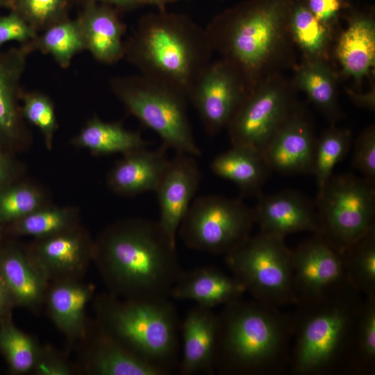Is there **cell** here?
<instances>
[{
    "mask_svg": "<svg viewBox=\"0 0 375 375\" xmlns=\"http://www.w3.org/2000/svg\"><path fill=\"white\" fill-rule=\"evenodd\" d=\"M167 150L161 145L155 150L146 147L124 155L108 174V188L125 197L155 192L169 160Z\"/></svg>",
    "mask_w": 375,
    "mask_h": 375,
    "instance_id": "obj_24",
    "label": "cell"
},
{
    "mask_svg": "<svg viewBox=\"0 0 375 375\" xmlns=\"http://www.w3.org/2000/svg\"><path fill=\"white\" fill-rule=\"evenodd\" d=\"M92 262L110 294L162 300L183 272L174 244L158 221L127 218L107 226L94 240Z\"/></svg>",
    "mask_w": 375,
    "mask_h": 375,
    "instance_id": "obj_1",
    "label": "cell"
},
{
    "mask_svg": "<svg viewBox=\"0 0 375 375\" xmlns=\"http://www.w3.org/2000/svg\"><path fill=\"white\" fill-rule=\"evenodd\" d=\"M31 44L34 51L51 56L63 69L69 67L73 58L85 50L78 22L69 17L39 33Z\"/></svg>",
    "mask_w": 375,
    "mask_h": 375,
    "instance_id": "obj_33",
    "label": "cell"
},
{
    "mask_svg": "<svg viewBox=\"0 0 375 375\" xmlns=\"http://www.w3.org/2000/svg\"><path fill=\"white\" fill-rule=\"evenodd\" d=\"M292 81L311 103L333 124L343 117L338 99V75L328 60H303L294 67Z\"/></svg>",
    "mask_w": 375,
    "mask_h": 375,
    "instance_id": "obj_28",
    "label": "cell"
},
{
    "mask_svg": "<svg viewBox=\"0 0 375 375\" xmlns=\"http://www.w3.org/2000/svg\"><path fill=\"white\" fill-rule=\"evenodd\" d=\"M79 224L80 214L76 208L49 204L2 226V229L4 238L29 236L38 239L58 234Z\"/></svg>",
    "mask_w": 375,
    "mask_h": 375,
    "instance_id": "obj_30",
    "label": "cell"
},
{
    "mask_svg": "<svg viewBox=\"0 0 375 375\" xmlns=\"http://www.w3.org/2000/svg\"><path fill=\"white\" fill-rule=\"evenodd\" d=\"M246 290L233 275L217 267L205 266L183 274L172 289L170 297L190 300L212 309L242 299Z\"/></svg>",
    "mask_w": 375,
    "mask_h": 375,
    "instance_id": "obj_25",
    "label": "cell"
},
{
    "mask_svg": "<svg viewBox=\"0 0 375 375\" xmlns=\"http://www.w3.org/2000/svg\"><path fill=\"white\" fill-rule=\"evenodd\" d=\"M292 265L298 301L317 297L347 282L342 253L319 234L292 250Z\"/></svg>",
    "mask_w": 375,
    "mask_h": 375,
    "instance_id": "obj_15",
    "label": "cell"
},
{
    "mask_svg": "<svg viewBox=\"0 0 375 375\" xmlns=\"http://www.w3.org/2000/svg\"><path fill=\"white\" fill-rule=\"evenodd\" d=\"M11 0H0V8L8 7L9 8Z\"/></svg>",
    "mask_w": 375,
    "mask_h": 375,
    "instance_id": "obj_49",
    "label": "cell"
},
{
    "mask_svg": "<svg viewBox=\"0 0 375 375\" xmlns=\"http://www.w3.org/2000/svg\"><path fill=\"white\" fill-rule=\"evenodd\" d=\"M201 179L195 157L176 153L169 159L155 191L159 206L160 227L176 244V233L185 217Z\"/></svg>",
    "mask_w": 375,
    "mask_h": 375,
    "instance_id": "obj_18",
    "label": "cell"
},
{
    "mask_svg": "<svg viewBox=\"0 0 375 375\" xmlns=\"http://www.w3.org/2000/svg\"><path fill=\"white\" fill-rule=\"evenodd\" d=\"M295 0H245L216 15L205 31L213 52L239 75L246 94L294 66L290 17Z\"/></svg>",
    "mask_w": 375,
    "mask_h": 375,
    "instance_id": "obj_2",
    "label": "cell"
},
{
    "mask_svg": "<svg viewBox=\"0 0 375 375\" xmlns=\"http://www.w3.org/2000/svg\"><path fill=\"white\" fill-rule=\"evenodd\" d=\"M254 224L253 209L242 200L203 195L193 200L178 232L190 249L226 255L250 236Z\"/></svg>",
    "mask_w": 375,
    "mask_h": 375,
    "instance_id": "obj_10",
    "label": "cell"
},
{
    "mask_svg": "<svg viewBox=\"0 0 375 375\" xmlns=\"http://www.w3.org/2000/svg\"><path fill=\"white\" fill-rule=\"evenodd\" d=\"M92 303L94 319L128 351L163 375L178 367L181 324L169 299H128L105 292Z\"/></svg>",
    "mask_w": 375,
    "mask_h": 375,
    "instance_id": "obj_6",
    "label": "cell"
},
{
    "mask_svg": "<svg viewBox=\"0 0 375 375\" xmlns=\"http://www.w3.org/2000/svg\"><path fill=\"white\" fill-rule=\"evenodd\" d=\"M3 239H4V235L3 233L2 226L0 225V245L1 244Z\"/></svg>",
    "mask_w": 375,
    "mask_h": 375,
    "instance_id": "obj_50",
    "label": "cell"
},
{
    "mask_svg": "<svg viewBox=\"0 0 375 375\" xmlns=\"http://www.w3.org/2000/svg\"><path fill=\"white\" fill-rule=\"evenodd\" d=\"M344 75L360 85L375 65V21L372 12H352L335 47Z\"/></svg>",
    "mask_w": 375,
    "mask_h": 375,
    "instance_id": "obj_26",
    "label": "cell"
},
{
    "mask_svg": "<svg viewBox=\"0 0 375 375\" xmlns=\"http://www.w3.org/2000/svg\"><path fill=\"white\" fill-rule=\"evenodd\" d=\"M352 166L368 182L375 183V127L369 126L357 137L353 147Z\"/></svg>",
    "mask_w": 375,
    "mask_h": 375,
    "instance_id": "obj_40",
    "label": "cell"
},
{
    "mask_svg": "<svg viewBox=\"0 0 375 375\" xmlns=\"http://www.w3.org/2000/svg\"><path fill=\"white\" fill-rule=\"evenodd\" d=\"M351 143V131L333 124L317 138L312 174L316 178L318 192L333 176L335 165L346 156Z\"/></svg>",
    "mask_w": 375,
    "mask_h": 375,
    "instance_id": "obj_35",
    "label": "cell"
},
{
    "mask_svg": "<svg viewBox=\"0 0 375 375\" xmlns=\"http://www.w3.org/2000/svg\"><path fill=\"white\" fill-rule=\"evenodd\" d=\"M210 169L219 177L234 183L244 195H260V188L271 172L261 152L241 145H232L230 149L215 156Z\"/></svg>",
    "mask_w": 375,
    "mask_h": 375,
    "instance_id": "obj_27",
    "label": "cell"
},
{
    "mask_svg": "<svg viewBox=\"0 0 375 375\" xmlns=\"http://www.w3.org/2000/svg\"><path fill=\"white\" fill-rule=\"evenodd\" d=\"M22 168L14 154L0 149V189L22 178Z\"/></svg>",
    "mask_w": 375,
    "mask_h": 375,
    "instance_id": "obj_44",
    "label": "cell"
},
{
    "mask_svg": "<svg viewBox=\"0 0 375 375\" xmlns=\"http://www.w3.org/2000/svg\"><path fill=\"white\" fill-rule=\"evenodd\" d=\"M347 92L356 104L370 110L374 109L375 98L374 90L367 94L356 93L351 90H349Z\"/></svg>",
    "mask_w": 375,
    "mask_h": 375,
    "instance_id": "obj_47",
    "label": "cell"
},
{
    "mask_svg": "<svg viewBox=\"0 0 375 375\" xmlns=\"http://www.w3.org/2000/svg\"><path fill=\"white\" fill-rule=\"evenodd\" d=\"M247 94L235 69L222 59L211 61L188 97L206 132L214 135L227 128Z\"/></svg>",
    "mask_w": 375,
    "mask_h": 375,
    "instance_id": "obj_12",
    "label": "cell"
},
{
    "mask_svg": "<svg viewBox=\"0 0 375 375\" xmlns=\"http://www.w3.org/2000/svg\"><path fill=\"white\" fill-rule=\"evenodd\" d=\"M15 305L5 283L0 278V319L12 315Z\"/></svg>",
    "mask_w": 375,
    "mask_h": 375,
    "instance_id": "obj_46",
    "label": "cell"
},
{
    "mask_svg": "<svg viewBox=\"0 0 375 375\" xmlns=\"http://www.w3.org/2000/svg\"><path fill=\"white\" fill-rule=\"evenodd\" d=\"M50 204L46 192L22 178L0 189V225L19 219Z\"/></svg>",
    "mask_w": 375,
    "mask_h": 375,
    "instance_id": "obj_36",
    "label": "cell"
},
{
    "mask_svg": "<svg viewBox=\"0 0 375 375\" xmlns=\"http://www.w3.org/2000/svg\"><path fill=\"white\" fill-rule=\"evenodd\" d=\"M225 256L233 276L255 300L277 308L297 303L292 250L284 238L260 231Z\"/></svg>",
    "mask_w": 375,
    "mask_h": 375,
    "instance_id": "obj_8",
    "label": "cell"
},
{
    "mask_svg": "<svg viewBox=\"0 0 375 375\" xmlns=\"http://www.w3.org/2000/svg\"><path fill=\"white\" fill-rule=\"evenodd\" d=\"M315 204L319 235L340 253L375 228L374 184L353 174L332 176Z\"/></svg>",
    "mask_w": 375,
    "mask_h": 375,
    "instance_id": "obj_9",
    "label": "cell"
},
{
    "mask_svg": "<svg viewBox=\"0 0 375 375\" xmlns=\"http://www.w3.org/2000/svg\"><path fill=\"white\" fill-rule=\"evenodd\" d=\"M21 110L25 121L40 130L46 147L51 149L54 134L58 128L55 107L51 99L40 91H23Z\"/></svg>",
    "mask_w": 375,
    "mask_h": 375,
    "instance_id": "obj_38",
    "label": "cell"
},
{
    "mask_svg": "<svg viewBox=\"0 0 375 375\" xmlns=\"http://www.w3.org/2000/svg\"><path fill=\"white\" fill-rule=\"evenodd\" d=\"M217 315L212 309L197 305L181 324V357L178 374H213L217 338Z\"/></svg>",
    "mask_w": 375,
    "mask_h": 375,
    "instance_id": "obj_22",
    "label": "cell"
},
{
    "mask_svg": "<svg viewBox=\"0 0 375 375\" xmlns=\"http://www.w3.org/2000/svg\"><path fill=\"white\" fill-rule=\"evenodd\" d=\"M83 3H103L114 7L118 10H130L146 4L144 0H77Z\"/></svg>",
    "mask_w": 375,
    "mask_h": 375,
    "instance_id": "obj_45",
    "label": "cell"
},
{
    "mask_svg": "<svg viewBox=\"0 0 375 375\" xmlns=\"http://www.w3.org/2000/svg\"><path fill=\"white\" fill-rule=\"evenodd\" d=\"M72 143L96 155H126L146 148L148 142L140 133L126 129L119 122H107L98 117L89 119Z\"/></svg>",
    "mask_w": 375,
    "mask_h": 375,
    "instance_id": "obj_29",
    "label": "cell"
},
{
    "mask_svg": "<svg viewBox=\"0 0 375 375\" xmlns=\"http://www.w3.org/2000/svg\"><path fill=\"white\" fill-rule=\"evenodd\" d=\"M217 315L215 372L257 375L282 369L292 335V316L277 307L242 299L224 305Z\"/></svg>",
    "mask_w": 375,
    "mask_h": 375,
    "instance_id": "obj_5",
    "label": "cell"
},
{
    "mask_svg": "<svg viewBox=\"0 0 375 375\" xmlns=\"http://www.w3.org/2000/svg\"><path fill=\"white\" fill-rule=\"evenodd\" d=\"M213 51L205 28L182 14L150 12L124 41V56L140 74L188 99Z\"/></svg>",
    "mask_w": 375,
    "mask_h": 375,
    "instance_id": "obj_3",
    "label": "cell"
},
{
    "mask_svg": "<svg viewBox=\"0 0 375 375\" xmlns=\"http://www.w3.org/2000/svg\"><path fill=\"white\" fill-rule=\"evenodd\" d=\"M360 292L344 283L322 295L295 305V339L291 371L295 375H318L351 368Z\"/></svg>",
    "mask_w": 375,
    "mask_h": 375,
    "instance_id": "obj_4",
    "label": "cell"
},
{
    "mask_svg": "<svg viewBox=\"0 0 375 375\" xmlns=\"http://www.w3.org/2000/svg\"><path fill=\"white\" fill-rule=\"evenodd\" d=\"M316 140L307 110L297 103L261 153L270 171L285 175L312 174Z\"/></svg>",
    "mask_w": 375,
    "mask_h": 375,
    "instance_id": "obj_16",
    "label": "cell"
},
{
    "mask_svg": "<svg viewBox=\"0 0 375 375\" xmlns=\"http://www.w3.org/2000/svg\"><path fill=\"white\" fill-rule=\"evenodd\" d=\"M41 345L15 325L12 315L0 319V354L10 374H33Z\"/></svg>",
    "mask_w": 375,
    "mask_h": 375,
    "instance_id": "obj_32",
    "label": "cell"
},
{
    "mask_svg": "<svg viewBox=\"0 0 375 375\" xmlns=\"http://www.w3.org/2000/svg\"><path fill=\"white\" fill-rule=\"evenodd\" d=\"M296 90L276 73L247 94L226 128L232 145L262 152L297 103Z\"/></svg>",
    "mask_w": 375,
    "mask_h": 375,
    "instance_id": "obj_11",
    "label": "cell"
},
{
    "mask_svg": "<svg viewBox=\"0 0 375 375\" xmlns=\"http://www.w3.org/2000/svg\"><path fill=\"white\" fill-rule=\"evenodd\" d=\"M37 33L15 11L0 15V49L6 43L17 42L19 44L32 42Z\"/></svg>",
    "mask_w": 375,
    "mask_h": 375,
    "instance_id": "obj_42",
    "label": "cell"
},
{
    "mask_svg": "<svg viewBox=\"0 0 375 375\" xmlns=\"http://www.w3.org/2000/svg\"><path fill=\"white\" fill-rule=\"evenodd\" d=\"M31 42L0 52V149L14 154L31 143V131L21 110V80Z\"/></svg>",
    "mask_w": 375,
    "mask_h": 375,
    "instance_id": "obj_14",
    "label": "cell"
},
{
    "mask_svg": "<svg viewBox=\"0 0 375 375\" xmlns=\"http://www.w3.org/2000/svg\"><path fill=\"white\" fill-rule=\"evenodd\" d=\"M342 255L347 282L365 297H374L375 228Z\"/></svg>",
    "mask_w": 375,
    "mask_h": 375,
    "instance_id": "obj_34",
    "label": "cell"
},
{
    "mask_svg": "<svg viewBox=\"0 0 375 375\" xmlns=\"http://www.w3.org/2000/svg\"><path fill=\"white\" fill-rule=\"evenodd\" d=\"M0 278L8 289L15 307L35 314L44 307L49 283L29 258L25 247L10 238L0 245Z\"/></svg>",
    "mask_w": 375,
    "mask_h": 375,
    "instance_id": "obj_20",
    "label": "cell"
},
{
    "mask_svg": "<svg viewBox=\"0 0 375 375\" xmlns=\"http://www.w3.org/2000/svg\"><path fill=\"white\" fill-rule=\"evenodd\" d=\"M312 14L321 22L333 27L340 13L348 8L344 0H303Z\"/></svg>",
    "mask_w": 375,
    "mask_h": 375,
    "instance_id": "obj_43",
    "label": "cell"
},
{
    "mask_svg": "<svg viewBox=\"0 0 375 375\" xmlns=\"http://www.w3.org/2000/svg\"><path fill=\"white\" fill-rule=\"evenodd\" d=\"M72 0H11L9 8L37 33L68 18Z\"/></svg>",
    "mask_w": 375,
    "mask_h": 375,
    "instance_id": "obj_39",
    "label": "cell"
},
{
    "mask_svg": "<svg viewBox=\"0 0 375 375\" xmlns=\"http://www.w3.org/2000/svg\"><path fill=\"white\" fill-rule=\"evenodd\" d=\"M83 40L85 50L97 61L112 65L124 56L126 25L118 10L110 6L89 3L76 19Z\"/></svg>",
    "mask_w": 375,
    "mask_h": 375,
    "instance_id": "obj_23",
    "label": "cell"
},
{
    "mask_svg": "<svg viewBox=\"0 0 375 375\" xmlns=\"http://www.w3.org/2000/svg\"><path fill=\"white\" fill-rule=\"evenodd\" d=\"M94 240L81 224L25 244L26 252L49 283L82 280L93 260Z\"/></svg>",
    "mask_w": 375,
    "mask_h": 375,
    "instance_id": "obj_13",
    "label": "cell"
},
{
    "mask_svg": "<svg viewBox=\"0 0 375 375\" xmlns=\"http://www.w3.org/2000/svg\"><path fill=\"white\" fill-rule=\"evenodd\" d=\"M375 362V297L361 306L353 341L351 367L356 372H372Z\"/></svg>",
    "mask_w": 375,
    "mask_h": 375,
    "instance_id": "obj_37",
    "label": "cell"
},
{
    "mask_svg": "<svg viewBox=\"0 0 375 375\" xmlns=\"http://www.w3.org/2000/svg\"><path fill=\"white\" fill-rule=\"evenodd\" d=\"M74 347L78 374L163 375L156 367L126 349L98 324L88 319L86 328Z\"/></svg>",
    "mask_w": 375,
    "mask_h": 375,
    "instance_id": "obj_17",
    "label": "cell"
},
{
    "mask_svg": "<svg viewBox=\"0 0 375 375\" xmlns=\"http://www.w3.org/2000/svg\"><path fill=\"white\" fill-rule=\"evenodd\" d=\"M290 31L303 60H328L332 28L319 21L303 0H295L290 13Z\"/></svg>",
    "mask_w": 375,
    "mask_h": 375,
    "instance_id": "obj_31",
    "label": "cell"
},
{
    "mask_svg": "<svg viewBox=\"0 0 375 375\" xmlns=\"http://www.w3.org/2000/svg\"><path fill=\"white\" fill-rule=\"evenodd\" d=\"M109 85L128 112L158 135L162 145L176 153L201 156L185 96L141 74L113 77Z\"/></svg>",
    "mask_w": 375,
    "mask_h": 375,
    "instance_id": "obj_7",
    "label": "cell"
},
{
    "mask_svg": "<svg viewBox=\"0 0 375 375\" xmlns=\"http://www.w3.org/2000/svg\"><path fill=\"white\" fill-rule=\"evenodd\" d=\"M258 198L253 209L260 232L283 238L301 231L320 233L315 204L299 192L285 190Z\"/></svg>",
    "mask_w": 375,
    "mask_h": 375,
    "instance_id": "obj_19",
    "label": "cell"
},
{
    "mask_svg": "<svg viewBox=\"0 0 375 375\" xmlns=\"http://www.w3.org/2000/svg\"><path fill=\"white\" fill-rule=\"evenodd\" d=\"M95 296V287L83 280L51 282L47 288L44 306L69 347L83 335L88 322L87 307Z\"/></svg>",
    "mask_w": 375,
    "mask_h": 375,
    "instance_id": "obj_21",
    "label": "cell"
},
{
    "mask_svg": "<svg viewBox=\"0 0 375 375\" xmlns=\"http://www.w3.org/2000/svg\"><path fill=\"white\" fill-rule=\"evenodd\" d=\"M146 4H152L155 5L160 8V10H164V7L171 3H174L180 0H144Z\"/></svg>",
    "mask_w": 375,
    "mask_h": 375,
    "instance_id": "obj_48",
    "label": "cell"
},
{
    "mask_svg": "<svg viewBox=\"0 0 375 375\" xmlns=\"http://www.w3.org/2000/svg\"><path fill=\"white\" fill-rule=\"evenodd\" d=\"M35 375H76L78 371L69 356L51 344H42L33 372Z\"/></svg>",
    "mask_w": 375,
    "mask_h": 375,
    "instance_id": "obj_41",
    "label": "cell"
}]
</instances>
